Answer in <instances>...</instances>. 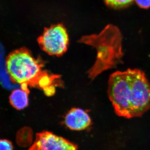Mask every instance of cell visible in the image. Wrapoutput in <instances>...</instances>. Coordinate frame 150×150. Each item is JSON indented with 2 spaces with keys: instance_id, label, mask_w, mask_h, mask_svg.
Here are the masks:
<instances>
[{
  "instance_id": "6da1fadb",
  "label": "cell",
  "mask_w": 150,
  "mask_h": 150,
  "mask_svg": "<svg viewBox=\"0 0 150 150\" xmlns=\"http://www.w3.org/2000/svg\"><path fill=\"white\" fill-rule=\"evenodd\" d=\"M108 94L115 113L120 117H139L150 108V84L144 72L138 69L112 73Z\"/></svg>"
},
{
  "instance_id": "7a4b0ae2",
  "label": "cell",
  "mask_w": 150,
  "mask_h": 150,
  "mask_svg": "<svg viewBox=\"0 0 150 150\" xmlns=\"http://www.w3.org/2000/svg\"><path fill=\"white\" fill-rule=\"evenodd\" d=\"M44 63L35 59L30 51L22 48L13 51L7 57L6 67L11 80L29 92L28 86L41 90L46 96L54 95L57 87H64L61 76L43 69Z\"/></svg>"
},
{
  "instance_id": "3957f363",
  "label": "cell",
  "mask_w": 150,
  "mask_h": 150,
  "mask_svg": "<svg viewBox=\"0 0 150 150\" xmlns=\"http://www.w3.org/2000/svg\"><path fill=\"white\" fill-rule=\"evenodd\" d=\"M122 40L120 30L111 24L107 25L98 34L86 35L80 39V43L94 47L97 52L95 63L87 72L90 79L93 80L104 71L122 63L124 53Z\"/></svg>"
},
{
  "instance_id": "277c9868",
  "label": "cell",
  "mask_w": 150,
  "mask_h": 150,
  "mask_svg": "<svg viewBox=\"0 0 150 150\" xmlns=\"http://www.w3.org/2000/svg\"><path fill=\"white\" fill-rule=\"evenodd\" d=\"M38 42L41 49L49 55L61 56L68 49L69 35L63 25H55L45 28Z\"/></svg>"
},
{
  "instance_id": "5b68a950",
  "label": "cell",
  "mask_w": 150,
  "mask_h": 150,
  "mask_svg": "<svg viewBox=\"0 0 150 150\" xmlns=\"http://www.w3.org/2000/svg\"><path fill=\"white\" fill-rule=\"evenodd\" d=\"M28 150H78V147L63 137L45 131L36 134Z\"/></svg>"
},
{
  "instance_id": "8992f818",
  "label": "cell",
  "mask_w": 150,
  "mask_h": 150,
  "mask_svg": "<svg viewBox=\"0 0 150 150\" xmlns=\"http://www.w3.org/2000/svg\"><path fill=\"white\" fill-rule=\"evenodd\" d=\"M65 123L71 130L82 131L91 124V118L85 111L79 108H73L65 116Z\"/></svg>"
},
{
  "instance_id": "52a82bcc",
  "label": "cell",
  "mask_w": 150,
  "mask_h": 150,
  "mask_svg": "<svg viewBox=\"0 0 150 150\" xmlns=\"http://www.w3.org/2000/svg\"><path fill=\"white\" fill-rule=\"evenodd\" d=\"M29 93V92L21 88L15 90L10 97L11 104L17 110L24 109L28 105Z\"/></svg>"
},
{
  "instance_id": "ba28073f",
  "label": "cell",
  "mask_w": 150,
  "mask_h": 150,
  "mask_svg": "<svg viewBox=\"0 0 150 150\" xmlns=\"http://www.w3.org/2000/svg\"><path fill=\"white\" fill-rule=\"evenodd\" d=\"M135 0H104L108 6L115 9L127 7L131 5Z\"/></svg>"
},
{
  "instance_id": "9c48e42d",
  "label": "cell",
  "mask_w": 150,
  "mask_h": 150,
  "mask_svg": "<svg viewBox=\"0 0 150 150\" xmlns=\"http://www.w3.org/2000/svg\"><path fill=\"white\" fill-rule=\"evenodd\" d=\"M12 144L8 140H0V150H13Z\"/></svg>"
},
{
  "instance_id": "30bf717a",
  "label": "cell",
  "mask_w": 150,
  "mask_h": 150,
  "mask_svg": "<svg viewBox=\"0 0 150 150\" xmlns=\"http://www.w3.org/2000/svg\"><path fill=\"white\" fill-rule=\"evenodd\" d=\"M137 5L142 8L147 9L150 7V0H135Z\"/></svg>"
}]
</instances>
